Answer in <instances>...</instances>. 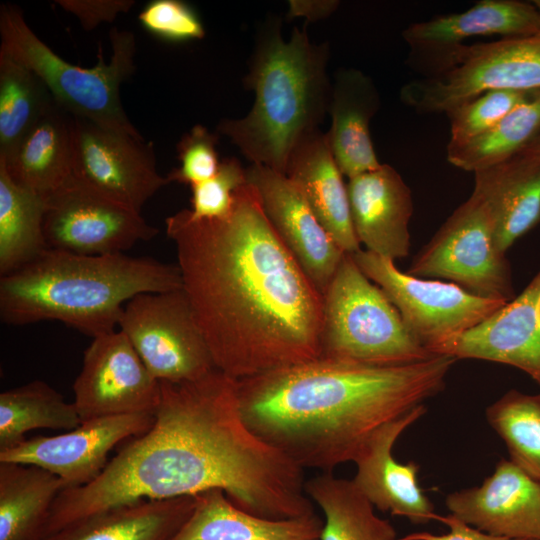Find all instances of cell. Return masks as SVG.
<instances>
[{
  "mask_svg": "<svg viewBox=\"0 0 540 540\" xmlns=\"http://www.w3.org/2000/svg\"><path fill=\"white\" fill-rule=\"evenodd\" d=\"M182 288L216 368L242 380L321 357L323 297L248 182L224 218L165 219Z\"/></svg>",
  "mask_w": 540,
  "mask_h": 540,
  "instance_id": "6da1fadb",
  "label": "cell"
},
{
  "mask_svg": "<svg viewBox=\"0 0 540 540\" xmlns=\"http://www.w3.org/2000/svg\"><path fill=\"white\" fill-rule=\"evenodd\" d=\"M457 359L399 366L319 357L237 380L242 417L302 469L354 462L373 435L445 387Z\"/></svg>",
  "mask_w": 540,
  "mask_h": 540,
  "instance_id": "7a4b0ae2",
  "label": "cell"
},
{
  "mask_svg": "<svg viewBox=\"0 0 540 540\" xmlns=\"http://www.w3.org/2000/svg\"><path fill=\"white\" fill-rule=\"evenodd\" d=\"M180 288L178 265L48 249L0 277V319L11 326L56 320L93 339L116 330L135 296Z\"/></svg>",
  "mask_w": 540,
  "mask_h": 540,
  "instance_id": "3957f363",
  "label": "cell"
},
{
  "mask_svg": "<svg viewBox=\"0 0 540 540\" xmlns=\"http://www.w3.org/2000/svg\"><path fill=\"white\" fill-rule=\"evenodd\" d=\"M307 24L294 27L288 40L280 18L263 24L243 78L253 106L242 118L221 120L216 131L252 164L283 174L294 149L320 129L331 97L329 44L312 42Z\"/></svg>",
  "mask_w": 540,
  "mask_h": 540,
  "instance_id": "277c9868",
  "label": "cell"
},
{
  "mask_svg": "<svg viewBox=\"0 0 540 540\" xmlns=\"http://www.w3.org/2000/svg\"><path fill=\"white\" fill-rule=\"evenodd\" d=\"M0 49L33 71L54 101L71 116L101 127L142 137L129 120L120 98V86L136 69V39L129 30L109 32L112 54L108 63L101 46L94 67L73 65L51 50L28 26L22 11L0 6Z\"/></svg>",
  "mask_w": 540,
  "mask_h": 540,
  "instance_id": "5b68a950",
  "label": "cell"
},
{
  "mask_svg": "<svg viewBox=\"0 0 540 540\" xmlns=\"http://www.w3.org/2000/svg\"><path fill=\"white\" fill-rule=\"evenodd\" d=\"M323 297L321 357L399 366L434 356L410 333L383 290L345 254Z\"/></svg>",
  "mask_w": 540,
  "mask_h": 540,
  "instance_id": "8992f818",
  "label": "cell"
},
{
  "mask_svg": "<svg viewBox=\"0 0 540 540\" xmlns=\"http://www.w3.org/2000/svg\"><path fill=\"white\" fill-rule=\"evenodd\" d=\"M540 89V32L461 45L426 77L400 90L403 104L421 114L447 113L494 90Z\"/></svg>",
  "mask_w": 540,
  "mask_h": 540,
  "instance_id": "52a82bcc",
  "label": "cell"
},
{
  "mask_svg": "<svg viewBox=\"0 0 540 540\" xmlns=\"http://www.w3.org/2000/svg\"><path fill=\"white\" fill-rule=\"evenodd\" d=\"M407 273L444 279L486 299L507 303L516 296L510 263L494 242L489 210L475 193L417 253Z\"/></svg>",
  "mask_w": 540,
  "mask_h": 540,
  "instance_id": "ba28073f",
  "label": "cell"
},
{
  "mask_svg": "<svg viewBox=\"0 0 540 540\" xmlns=\"http://www.w3.org/2000/svg\"><path fill=\"white\" fill-rule=\"evenodd\" d=\"M118 329L159 381H194L217 369L183 288L135 296Z\"/></svg>",
  "mask_w": 540,
  "mask_h": 540,
  "instance_id": "9c48e42d",
  "label": "cell"
},
{
  "mask_svg": "<svg viewBox=\"0 0 540 540\" xmlns=\"http://www.w3.org/2000/svg\"><path fill=\"white\" fill-rule=\"evenodd\" d=\"M351 255L396 307L410 333L433 355L445 341L506 304L473 295L451 282L402 272L395 261L367 250Z\"/></svg>",
  "mask_w": 540,
  "mask_h": 540,
  "instance_id": "30bf717a",
  "label": "cell"
},
{
  "mask_svg": "<svg viewBox=\"0 0 540 540\" xmlns=\"http://www.w3.org/2000/svg\"><path fill=\"white\" fill-rule=\"evenodd\" d=\"M71 178L80 185L141 213L169 184L159 174L152 142L71 116Z\"/></svg>",
  "mask_w": 540,
  "mask_h": 540,
  "instance_id": "8fae6325",
  "label": "cell"
},
{
  "mask_svg": "<svg viewBox=\"0 0 540 540\" xmlns=\"http://www.w3.org/2000/svg\"><path fill=\"white\" fill-rule=\"evenodd\" d=\"M43 228L49 249L91 256L124 253L159 232L141 213L71 177L46 199Z\"/></svg>",
  "mask_w": 540,
  "mask_h": 540,
  "instance_id": "7c38bea8",
  "label": "cell"
},
{
  "mask_svg": "<svg viewBox=\"0 0 540 540\" xmlns=\"http://www.w3.org/2000/svg\"><path fill=\"white\" fill-rule=\"evenodd\" d=\"M73 404L81 418L154 414L161 383L119 329L93 338L73 384Z\"/></svg>",
  "mask_w": 540,
  "mask_h": 540,
  "instance_id": "4fadbf2b",
  "label": "cell"
},
{
  "mask_svg": "<svg viewBox=\"0 0 540 540\" xmlns=\"http://www.w3.org/2000/svg\"><path fill=\"white\" fill-rule=\"evenodd\" d=\"M154 418L136 413L83 421L61 434L26 438L0 450V462L37 466L60 478L65 489L81 487L102 473L118 444L146 432Z\"/></svg>",
  "mask_w": 540,
  "mask_h": 540,
  "instance_id": "5bb4252c",
  "label": "cell"
},
{
  "mask_svg": "<svg viewBox=\"0 0 540 540\" xmlns=\"http://www.w3.org/2000/svg\"><path fill=\"white\" fill-rule=\"evenodd\" d=\"M246 177L257 191L275 232L323 295L346 253L323 228L285 174L251 164Z\"/></svg>",
  "mask_w": 540,
  "mask_h": 540,
  "instance_id": "9a60e30c",
  "label": "cell"
},
{
  "mask_svg": "<svg viewBox=\"0 0 540 540\" xmlns=\"http://www.w3.org/2000/svg\"><path fill=\"white\" fill-rule=\"evenodd\" d=\"M435 354L510 365L540 386V269L519 295L445 341Z\"/></svg>",
  "mask_w": 540,
  "mask_h": 540,
  "instance_id": "2e32d148",
  "label": "cell"
},
{
  "mask_svg": "<svg viewBox=\"0 0 540 540\" xmlns=\"http://www.w3.org/2000/svg\"><path fill=\"white\" fill-rule=\"evenodd\" d=\"M539 32L540 13L533 2L482 0L466 11L413 23L402 37L411 50L408 63L425 77L468 38H516Z\"/></svg>",
  "mask_w": 540,
  "mask_h": 540,
  "instance_id": "e0dca14e",
  "label": "cell"
},
{
  "mask_svg": "<svg viewBox=\"0 0 540 540\" xmlns=\"http://www.w3.org/2000/svg\"><path fill=\"white\" fill-rule=\"evenodd\" d=\"M445 506L485 533L540 540V483L510 460L501 459L481 485L448 494Z\"/></svg>",
  "mask_w": 540,
  "mask_h": 540,
  "instance_id": "ac0fdd59",
  "label": "cell"
},
{
  "mask_svg": "<svg viewBox=\"0 0 540 540\" xmlns=\"http://www.w3.org/2000/svg\"><path fill=\"white\" fill-rule=\"evenodd\" d=\"M425 413L422 404L381 427L353 462L352 479L374 507L420 525L437 520L438 514L418 484L419 466L398 462L392 450L399 436Z\"/></svg>",
  "mask_w": 540,
  "mask_h": 540,
  "instance_id": "d6986e66",
  "label": "cell"
},
{
  "mask_svg": "<svg viewBox=\"0 0 540 540\" xmlns=\"http://www.w3.org/2000/svg\"><path fill=\"white\" fill-rule=\"evenodd\" d=\"M347 190L356 237L366 250L393 261L410 251L409 221L413 201L409 187L390 165L349 179Z\"/></svg>",
  "mask_w": 540,
  "mask_h": 540,
  "instance_id": "ffe728a7",
  "label": "cell"
},
{
  "mask_svg": "<svg viewBox=\"0 0 540 540\" xmlns=\"http://www.w3.org/2000/svg\"><path fill=\"white\" fill-rule=\"evenodd\" d=\"M285 175L338 246L347 254L359 251L347 184L331 152L326 132L319 129L299 143L289 158Z\"/></svg>",
  "mask_w": 540,
  "mask_h": 540,
  "instance_id": "44dd1931",
  "label": "cell"
},
{
  "mask_svg": "<svg viewBox=\"0 0 540 540\" xmlns=\"http://www.w3.org/2000/svg\"><path fill=\"white\" fill-rule=\"evenodd\" d=\"M475 174L473 193L486 204L502 254L540 223V161L523 151Z\"/></svg>",
  "mask_w": 540,
  "mask_h": 540,
  "instance_id": "7402d4cb",
  "label": "cell"
},
{
  "mask_svg": "<svg viewBox=\"0 0 540 540\" xmlns=\"http://www.w3.org/2000/svg\"><path fill=\"white\" fill-rule=\"evenodd\" d=\"M373 80L355 68H340L332 83L328 143L341 173L353 178L381 166L369 124L380 108Z\"/></svg>",
  "mask_w": 540,
  "mask_h": 540,
  "instance_id": "603a6c76",
  "label": "cell"
},
{
  "mask_svg": "<svg viewBox=\"0 0 540 540\" xmlns=\"http://www.w3.org/2000/svg\"><path fill=\"white\" fill-rule=\"evenodd\" d=\"M323 525L315 513L261 518L235 506L223 490L210 489L195 495L190 516L170 540H320Z\"/></svg>",
  "mask_w": 540,
  "mask_h": 540,
  "instance_id": "cb8c5ba5",
  "label": "cell"
},
{
  "mask_svg": "<svg viewBox=\"0 0 540 540\" xmlns=\"http://www.w3.org/2000/svg\"><path fill=\"white\" fill-rule=\"evenodd\" d=\"M0 162L17 184L46 200L71 177V115L54 101Z\"/></svg>",
  "mask_w": 540,
  "mask_h": 540,
  "instance_id": "d4e9b609",
  "label": "cell"
},
{
  "mask_svg": "<svg viewBox=\"0 0 540 540\" xmlns=\"http://www.w3.org/2000/svg\"><path fill=\"white\" fill-rule=\"evenodd\" d=\"M194 505L195 496L141 500L80 520L43 540H170Z\"/></svg>",
  "mask_w": 540,
  "mask_h": 540,
  "instance_id": "484cf974",
  "label": "cell"
},
{
  "mask_svg": "<svg viewBox=\"0 0 540 540\" xmlns=\"http://www.w3.org/2000/svg\"><path fill=\"white\" fill-rule=\"evenodd\" d=\"M64 482L40 467L0 462V540H43Z\"/></svg>",
  "mask_w": 540,
  "mask_h": 540,
  "instance_id": "4316f807",
  "label": "cell"
},
{
  "mask_svg": "<svg viewBox=\"0 0 540 540\" xmlns=\"http://www.w3.org/2000/svg\"><path fill=\"white\" fill-rule=\"evenodd\" d=\"M305 492L324 513L320 540H396L394 526L376 515L352 479L322 472L305 482Z\"/></svg>",
  "mask_w": 540,
  "mask_h": 540,
  "instance_id": "83f0119b",
  "label": "cell"
},
{
  "mask_svg": "<svg viewBox=\"0 0 540 540\" xmlns=\"http://www.w3.org/2000/svg\"><path fill=\"white\" fill-rule=\"evenodd\" d=\"M46 200L17 184L0 162V276L48 250L44 236Z\"/></svg>",
  "mask_w": 540,
  "mask_h": 540,
  "instance_id": "f1b7e54d",
  "label": "cell"
},
{
  "mask_svg": "<svg viewBox=\"0 0 540 540\" xmlns=\"http://www.w3.org/2000/svg\"><path fill=\"white\" fill-rule=\"evenodd\" d=\"M82 423L73 402L41 380L0 394V450L25 440L35 429L69 431Z\"/></svg>",
  "mask_w": 540,
  "mask_h": 540,
  "instance_id": "f546056e",
  "label": "cell"
},
{
  "mask_svg": "<svg viewBox=\"0 0 540 540\" xmlns=\"http://www.w3.org/2000/svg\"><path fill=\"white\" fill-rule=\"evenodd\" d=\"M540 135V89L492 128L463 143L447 145V160L477 172L523 152Z\"/></svg>",
  "mask_w": 540,
  "mask_h": 540,
  "instance_id": "4dcf8cb0",
  "label": "cell"
},
{
  "mask_svg": "<svg viewBox=\"0 0 540 540\" xmlns=\"http://www.w3.org/2000/svg\"><path fill=\"white\" fill-rule=\"evenodd\" d=\"M54 102L43 81L0 49V157H7Z\"/></svg>",
  "mask_w": 540,
  "mask_h": 540,
  "instance_id": "1f68e13d",
  "label": "cell"
},
{
  "mask_svg": "<svg viewBox=\"0 0 540 540\" xmlns=\"http://www.w3.org/2000/svg\"><path fill=\"white\" fill-rule=\"evenodd\" d=\"M486 419L505 443L509 460L540 483V393L509 390L486 408Z\"/></svg>",
  "mask_w": 540,
  "mask_h": 540,
  "instance_id": "d6a6232c",
  "label": "cell"
},
{
  "mask_svg": "<svg viewBox=\"0 0 540 540\" xmlns=\"http://www.w3.org/2000/svg\"><path fill=\"white\" fill-rule=\"evenodd\" d=\"M539 90V89H538ZM537 90H494L447 112L450 144L463 143L486 132Z\"/></svg>",
  "mask_w": 540,
  "mask_h": 540,
  "instance_id": "836d02e7",
  "label": "cell"
},
{
  "mask_svg": "<svg viewBox=\"0 0 540 540\" xmlns=\"http://www.w3.org/2000/svg\"><path fill=\"white\" fill-rule=\"evenodd\" d=\"M247 183L246 169L236 158L221 161L217 173L210 179L191 186V218L212 220L226 217L233 207L238 189Z\"/></svg>",
  "mask_w": 540,
  "mask_h": 540,
  "instance_id": "e575fe53",
  "label": "cell"
},
{
  "mask_svg": "<svg viewBox=\"0 0 540 540\" xmlns=\"http://www.w3.org/2000/svg\"><path fill=\"white\" fill-rule=\"evenodd\" d=\"M219 134L201 124L194 125L177 144L179 167L166 176L169 183L176 182L190 187L213 177L220 166L217 153Z\"/></svg>",
  "mask_w": 540,
  "mask_h": 540,
  "instance_id": "d590c367",
  "label": "cell"
},
{
  "mask_svg": "<svg viewBox=\"0 0 540 540\" xmlns=\"http://www.w3.org/2000/svg\"><path fill=\"white\" fill-rule=\"evenodd\" d=\"M141 26L168 42H184L205 37L204 25L188 3L181 0H152L138 15Z\"/></svg>",
  "mask_w": 540,
  "mask_h": 540,
  "instance_id": "8d00e7d4",
  "label": "cell"
},
{
  "mask_svg": "<svg viewBox=\"0 0 540 540\" xmlns=\"http://www.w3.org/2000/svg\"><path fill=\"white\" fill-rule=\"evenodd\" d=\"M64 11L74 15L85 31L102 23L113 22L120 14L128 12L133 0H56Z\"/></svg>",
  "mask_w": 540,
  "mask_h": 540,
  "instance_id": "74e56055",
  "label": "cell"
},
{
  "mask_svg": "<svg viewBox=\"0 0 540 540\" xmlns=\"http://www.w3.org/2000/svg\"><path fill=\"white\" fill-rule=\"evenodd\" d=\"M437 520L449 527L447 533L433 534L430 532H416L399 540H527L512 539L485 533L465 524L451 514L447 516L438 515Z\"/></svg>",
  "mask_w": 540,
  "mask_h": 540,
  "instance_id": "f35d334b",
  "label": "cell"
},
{
  "mask_svg": "<svg viewBox=\"0 0 540 540\" xmlns=\"http://www.w3.org/2000/svg\"><path fill=\"white\" fill-rule=\"evenodd\" d=\"M339 3L335 0H291L289 1L288 17H304L306 23L317 21L331 15Z\"/></svg>",
  "mask_w": 540,
  "mask_h": 540,
  "instance_id": "ab89813d",
  "label": "cell"
},
{
  "mask_svg": "<svg viewBox=\"0 0 540 540\" xmlns=\"http://www.w3.org/2000/svg\"><path fill=\"white\" fill-rule=\"evenodd\" d=\"M524 151L540 161V135Z\"/></svg>",
  "mask_w": 540,
  "mask_h": 540,
  "instance_id": "60d3db41",
  "label": "cell"
},
{
  "mask_svg": "<svg viewBox=\"0 0 540 540\" xmlns=\"http://www.w3.org/2000/svg\"><path fill=\"white\" fill-rule=\"evenodd\" d=\"M533 4L536 6V8L538 9V11L540 13V0H534Z\"/></svg>",
  "mask_w": 540,
  "mask_h": 540,
  "instance_id": "b9f144b4",
  "label": "cell"
}]
</instances>
